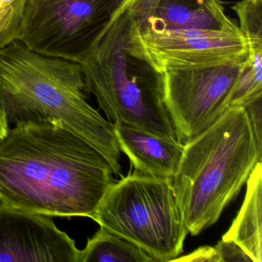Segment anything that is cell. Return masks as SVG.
I'll list each match as a JSON object with an SVG mask.
<instances>
[{
    "label": "cell",
    "mask_w": 262,
    "mask_h": 262,
    "mask_svg": "<svg viewBox=\"0 0 262 262\" xmlns=\"http://www.w3.org/2000/svg\"><path fill=\"white\" fill-rule=\"evenodd\" d=\"M113 174L99 150L57 122L17 124L0 140L1 205L93 219Z\"/></svg>",
    "instance_id": "1"
},
{
    "label": "cell",
    "mask_w": 262,
    "mask_h": 262,
    "mask_svg": "<svg viewBox=\"0 0 262 262\" xmlns=\"http://www.w3.org/2000/svg\"><path fill=\"white\" fill-rule=\"evenodd\" d=\"M85 92L77 62L42 56L19 41L0 50V108L9 124H61L99 150L120 176L114 124L88 103Z\"/></svg>",
    "instance_id": "2"
},
{
    "label": "cell",
    "mask_w": 262,
    "mask_h": 262,
    "mask_svg": "<svg viewBox=\"0 0 262 262\" xmlns=\"http://www.w3.org/2000/svg\"><path fill=\"white\" fill-rule=\"evenodd\" d=\"M261 158L244 106L228 107L185 144L171 181L189 234L198 235L217 222Z\"/></svg>",
    "instance_id": "3"
},
{
    "label": "cell",
    "mask_w": 262,
    "mask_h": 262,
    "mask_svg": "<svg viewBox=\"0 0 262 262\" xmlns=\"http://www.w3.org/2000/svg\"><path fill=\"white\" fill-rule=\"evenodd\" d=\"M130 9L118 12L80 64L85 90L96 96L108 121L128 124L168 139H177L164 100L162 73L130 39Z\"/></svg>",
    "instance_id": "4"
},
{
    "label": "cell",
    "mask_w": 262,
    "mask_h": 262,
    "mask_svg": "<svg viewBox=\"0 0 262 262\" xmlns=\"http://www.w3.org/2000/svg\"><path fill=\"white\" fill-rule=\"evenodd\" d=\"M93 220L145 250L156 261H171L188 234L168 178L134 170L115 182Z\"/></svg>",
    "instance_id": "5"
},
{
    "label": "cell",
    "mask_w": 262,
    "mask_h": 262,
    "mask_svg": "<svg viewBox=\"0 0 262 262\" xmlns=\"http://www.w3.org/2000/svg\"><path fill=\"white\" fill-rule=\"evenodd\" d=\"M125 0H27L19 40L42 56L81 64Z\"/></svg>",
    "instance_id": "6"
},
{
    "label": "cell",
    "mask_w": 262,
    "mask_h": 262,
    "mask_svg": "<svg viewBox=\"0 0 262 262\" xmlns=\"http://www.w3.org/2000/svg\"><path fill=\"white\" fill-rule=\"evenodd\" d=\"M244 64H221L162 73L164 100L178 140L187 143L223 114Z\"/></svg>",
    "instance_id": "7"
},
{
    "label": "cell",
    "mask_w": 262,
    "mask_h": 262,
    "mask_svg": "<svg viewBox=\"0 0 262 262\" xmlns=\"http://www.w3.org/2000/svg\"><path fill=\"white\" fill-rule=\"evenodd\" d=\"M130 39L136 50L159 73L244 63L248 57V44L241 32L140 30L133 19Z\"/></svg>",
    "instance_id": "8"
},
{
    "label": "cell",
    "mask_w": 262,
    "mask_h": 262,
    "mask_svg": "<svg viewBox=\"0 0 262 262\" xmlns=\"http://www.w3.org/2000/svg\"><path fill=\"white\" fill-rule=\"evenodd\" d=\"M80 255L51 216L0 204V262H80Z\"/></svg>",
    "instance_id": "9"
},
{
    "label": "cell",
    "mask_w": 262,
    "mask_h": 262,
    "mask_svg": "<svg viewBox=\"0 0 262 262\" xmlns=\"http://www.w3.org/2000/svg\"><path fill=\"white\" fill-rule=\"evenodd\" d=\"M128 7L140 30L241 32L219 0H137Z\"/></svg>",
    "instance_id": "10"
},
{
    "label": "cell",
    "mask_w": 262,
    "mask_h": 262,
    "mask_svg": "<svg viewBox=\"0 0 262 262\" xmlns=\"http://www.w3.org/2000/svg\"><path fill=\"white\" fill-rule=\"evenodd\" d=\"M121 151L135 170L151 176L172 179L177 172L185 144L143 131L128 124L114 123Z\"/></svg>",
    "instance_id": "11"
},
{
    "label": "cell",
    "mask_w": 262,
    "mask_h": 262,
    "mask_svg": "<svg viewBox=\"0 0 262 262\" xmlns=\"http://www.w3.org/2000/svg\"><path fill=\"white\" fill-rule=\"evenodd\" d=\"M246 183L245 201L229 229L222 236V240L235 242L253 262H261V162L256 164Z\"/></svg>",
    "instance_id": "12"
},
{
    "label": "cell",
    "mask_w": 262,
    "mask_h": 262,
    "mask_svg": "<svg viewBox=\"0 0 262 262\" xmlns=\"http://www.w3.org/2000/svg\"><path fill=\"white\" fill-rule=\"evenodd\" d=\"M145 250L103 227L81 250L80 262H154Z\"/></svg>",
    "instance_id": "13"
},
{
    "label": "cell",
    "mask_w": 262,
    "mask_h": 262,
    "mask_svg": "<svg viewBox=\"0 0 262 262\" xmlns=\"http://www.w3.org/2000/svg\"><path fill=\"white\" fill-rule=\"evenodd\" d=\"M239 30L246 39L248 53L262 54V0H242L233 6Z\"/></svg>",
    "instance_id": "14"
},
{
    "label": "cell",
    "mask_w": 262,
    "mask_h": 262,
    "mask_svg": "<svg viewBox=\"0 0 262 262\" xmlns=\"http://www.w3.org/2000/svg\"><path fill=\"white\" fill-rule=\"evenodd\" d=\"M262 96V59L248 57L230 96L228 107L244 106Z\"/></svg>",
    "instance_id": "15"
},
{
    "label": "cell",
    "mask_w": 262,
    "mask_h": 262,
    "mask_svg": "<svg viewBox=\"0 0 262 262\" xmlns=\"http://www.w3.org/2000/svg\"><path fill=\"white\" fill-rule=\"evenodd\" d=\"M27 0H0V50L19 40Z\"/></svg>",
    "instance_id": "16"
},
{
    "label": "cell",
    "mask_w": 262,
    "mask_h": 262,
    "mask_svg": "<svg viewBox=\"0 0 262 262\" xmlns=\"http://www.w3.org/2000/svg\"><path fill=\"white\" fill-rule=\"evenodd\" d=\"M219 262L252 261L247 253L232 241L221 240L214 247Z\"/></svg>",
    "instance_id": "17"
},
{
    "label": "cell",
    "mask_w": 262,
    "mask_h": 262,
    "mask_svg": "<svg viewBox=\"0 0 262 262\" xmlns=\"http://www.w3.org/2000/svg\"><path fill=\"white\" fill-rule=\"evenodd\" d=\"M254 133L257 148L262 152V96L244 105Z\"/></svg>",
    "instance_id": "18"
},
{
    "label": "cell",
    "mask_w": 262,
    "mask_h": 262,
    "mask_svg": "<svg viewBox=\"0 0 262 262\" xmlns=\"http://www.w3.org/2000/svg\"><path fill=\"white\" fill-rule=\"evenodd\" d=\"M174 260L219 262V257L214 247L204 246L198 248L188 255L176 258Z\"/></svg>",
    "instance_id": "19"
},
{
    "label": "cell",
    "mask_w": 262,
    "mask_h": 262,
    "mask_svg": "<svg viewBox=\"0 0 262 262\" xmlns=\"http://www.w3.org/2000/svg\"><path fill=\"white\" fill-rule=\"evenodd\" d=\"M10 128V124L7 121V117L2 108H0V140H2L7 136Z\"/></svg>",
    "instance_id": "20"
},
{
    "label": "cell",
    "mask_w": 262,
    "mask_h": 262,
    "mask_svg": "<svg viewBox=\"0 0 262 262\" xmlns=\"http://www.w3.org/2000/svg\"><path fill=\"white\" fill-rule=\"evenodd\" d=\"M136 1H137V0H125V3H124L123 6L121 7L119 11H122V10H126V9L128 8V7L133 5V4H134L135 2H136Z\"/></svg>",
    "instance_id": "21"
}]
</instances>
